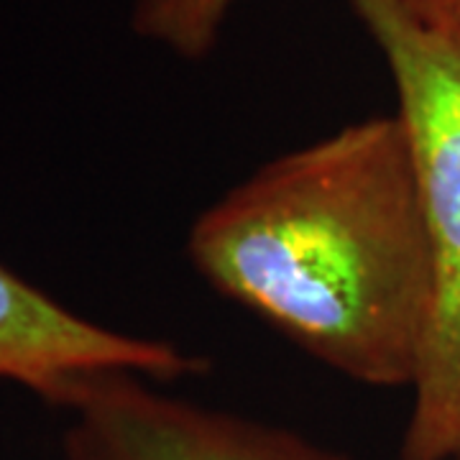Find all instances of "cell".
<instances>
[{"mask_svg": "<svg viewBox=\"0 0 460 460\" xmlns=\"http://www.w3.org/2000/svg\"><path fill=\"white\" fill-rule=\"evenodd\" d=\"M215 292L328 368L411 386L429 314V251L399 115L348 123L235 184L187 233Z\"/></svg>", "mask_w": 460, "mask_h": 460, "instance_id": "cell-1", "label": "cell"}, {"mask_svg": "<svg viewBox=\"0 0 460 460\" xmlns=\"http://www.w3.org/2000/svg\"><path fill=\"white\" fill-rule=\"evenodd\" d=\"M392 72L429 251V314L402 460H460V54L399 0H348Z\"/></svg>", "mask_w": 460, "mask_h": 460, "instance_id": "cell-2", "label": "cell"}, {"mask_svg": "<svg viewBox=\"0 0 460 460\" xmlns=\"http://www.w3.org/2000/svg\"><path fill=\"white\" fill-rule=\"evenodd\" d=\"M159 381L113 371L83 378L62 460H353L295 429L166 394Z\"/></svg>", "mask_w": 460, "mask_h": 460, "instance_id": "cell-3", "label": "cell"}, {"mask_svg": "<svg viewBox=\"0 0 460 460\" xmlns=\"http://www.w3.org/2000/svg\"><path fill=\"white\" fill-rule=\"evenodd\" d=\"M113 371L164 384L205 371V361L180 345L72 313L0 261V384L23 386L59 407L75 384Z\"/></svg>", "mask_w": 460, "mask_h": 460, "instance_id": "cell-4", "label": "cell"}, {"mask_svg": "<svg viewBox=\"0 0 460 460\" xmlns=\"http://www.w3.org/2000/svg\"><path fill=\"white\" fill-rule=\"evenodd\" d=\"M233 0H133V31L181 59L215 49Z\"/></svg>", "mask_w": 460, "mask_h": 460, "instance_id": "cell-5", "label": "cell"}, {"mask_svg": "<svg viewBox=\"0 0 460 460\" xmlns=\"http://www.w3.org/2000/svg\"><path fill=\"white\" fill-rule=\"evenodd\" d=\"M399 5L460 54V0H399Z\"/></svg>", "mask_w": 460, "mask_h": 460, "instance_id": "cell-6", "label": "cell"}]
</instances>
